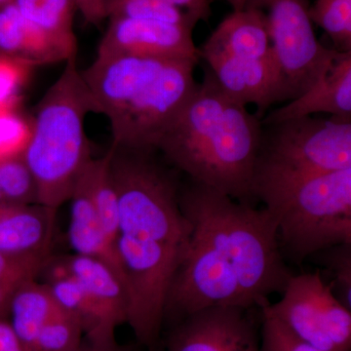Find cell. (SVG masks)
<instances>
[{
    "label": "cell",
    "instance_id": "1f68e13d",
    "mask_svg": "<svg viewBox=\"0 0 351 351\" xmlns=\"http://www.w3.org/2000/svg\"><path fill=\"white\" fill-rule=\"evenodd\" d=\"M76 10L82 13L85 22L94 25H101L107 21L104 0H73Z\"/></svg>",
    "mask_w": 351,
    "mask_h": 351
},
{
    "label": "cell",
    "instance_id": "d590c367",
    "mask_svg": "<svg viewBox=\"0 0 351 351\" xmlns=\"http://www.w3.org/2000/svg\"><path fill=\"white\" fill-rule=\"evenodd\" d=\"M232 5L233 10H241L249 0H226Z\"/></svg>",
    "mask_w": 351,
    "mask_h": 351
},
{
    "label": "cell",
    "instance_id": "4fadbf2b",
    "mask_svg": "<svg viewBox=\"0 0 351 351\" xmlns=\"http://www.w3.org/2000/svg\"><path fill=\"white\" fill-rule=\"evenodd\" d=\"M328 113L335 119L351 122V52H339L317 82L299 98L276 108L262 119L263 125Z\"/></svg>",
    "mask_w": 351,
    "mask_h": 351
},
{
    "label": "cell",
    "instance_id": "5bb4252c",
    "mask_svg": "<svg viewBox=\"0 0 351 351\" xmlns=\"http://www.w3.org/2000/svg\"><path fill=\"white\" fill-rule=\"evenodd\" d=\"M57 210L0 201V252L49 256Z\"/></svg>",
    "mask_w": 351,
    "mask_h": 351
},
{
    "label": "cell",
    "instance_id": "8992f818",
    "mask_svg": "<svg viewBox=\"0 0 351 351\" xmlns=\"http://www.w3.org/2000/svg\"><path fill=\"white\" fill-rule=\"evenodd\" d=\"M256 199L276 221L284 258L300 263L351 244V168L285 182Z\"/></svg>",
    "mask_w": 351,
    "mask_h": 351
},
{
    "label": "cell",
    "instance_id": "5b68a950",
    "mask_svg": "<svg viewBox=\"0 0 351 351\" xmlns=\"http://www.w3.org/2000/svg\"><path fill=\"white\" fill-rule=\"evenodd\" d=\"M152 149H110V170L119 200V233L142 248L182 258L191 226L180 206V172Z\"/></svg>",
    "mask_w": 351,
    "mask_h": 351
},
{
    "label": "cell",
    "instance_id": "7402d4cb",
    "mask_svg": "<svg viewBox=\"0 0 351 351\" xmlns=\"http://www.w3.org/2000/svg\"><path fill=\"white\" fill-rule=\"evenodd\" d=\"M90 198L108 237L117 241L119 233V200L110 170V152L92 159L83 173Z\"/></svg>",
    "mask_w": 351,
    "mask_h": 351
},
{
    "label": "cell",
    "instance_id": "44dd1931",
    "mask_svg": "<svg viewBox=\"0 0 351 351\" xmlns=\"http://www.w3.org/2000/svg\"><path fill=\"white\" fill-rule=\"evenodd\" d=\"M13 3L25 19L61 46L71 59L76 57V7L73 0H14Z\"/></svg>",
    "mask_w": 351,
    "mask_h": 351
},
{
    "label": "cell",
    "instance_id": "7a4b0ae2",
    "mask_svg": "<svg viewBox=\"0 0 351 351\" xmlns=\"http://www.w3.org/2000/svg\"><path fill=\"white\" fill-rule=\"evenodd\" d=\"M262 134V119L226 95L206 69L154 149L189 179L252 204Z\"/></svg>",
    "mask_w": 351,
    "mask_h": 351
},
{
    "label": "cell",
    "instance_id": "ac0fdd59",
    "mask_svg": "<svg viewBox=\"0 0 351 351\" xmlns=\"http://www.w3.org/2000/svg\"><path fill=\"white\" fill-rule=\"evenodd\" d=\"M43 274L58 306L75 318L82 328L84 338L94 341L115 339V329L108 324L100 309L82 284L69 274L62 261L48 260Z\"/></svg>",
    "mask_w": 351,
    "mask_h": 351
},
{
    "label": "cell",
    "instance_id": "d4e9b609",
    "mask_svg": "<svg viewBox=\"0 0 351 351\" xmlns=\"http://www.w3.org/2000/svg\"><path fill=\"white\" fill-rule=\"evenodd\" d=\"M0 195L12 204H38V186L24 156L0 161Z\"/></svg>",
    "mask_w": 351,
    "mask_h": 351
},
{
    "label": "cell",
    "instance_id": "3957f363",
    "mask_svg": "<svg viewBox=\"0 0 351 351\" xmlns=\"http://www.w3.org/2000/svg\"><path fill=\"white\" fill-rule=\"evenodd\" d=\"M196 62L97 56L82 71L99 113L112 129L113 147L154 149L164 127L195 91Z\"/></svg>",
    "mask_w": 351,
    "mask_h": 351
},
{
    "label": "cell",
    "instance_id": "cb8c5ba5",
    "mask_svg": "<svg viewBox=\"0 0 351 351\" xmlns=\"http://www.w3.org/2000/svg\"><path fill=\"white\" fill-rule=\"evenodd\" d=\"M107 20L112 18L124 19L154 20L186 25L195 29L198 24L189 14L167 5L160 0H104Z\"/></svg>",
    "mask_w": 351,
    "mask_h": 351
},
{
    "label": "cell",
    "instance_id": "277c9868",
    "mask_svg": "<svg viewBox=\"0 0 351 351\" xmlns=\"http://www.w3.org/2000/svg\"><path fill=\"white\" fill-rule=\"evenodd\" d=\"M89 113H99L98 106L75 59L69 60L31 117L24 158L36 179L38 204L58 211L93 159L85 133Z\"/></svg>",
    "mask_w": 351,
    "mask_h": 351
},
{
    "label": "cell",
    "instance_id": "e0dca14e",
    "mask_svg": "<svg viewBox=\"0 0 351 351\" xmlns=\"http://www.w3.org/2000/svg\"><path fill=\"white\" fill-rule=\"evenodd\" d=\"M83 173L69 200L71 201L69 244L73 254L107 263L123 279L117 255V241L108 237L101 225L88 193Z\"/></svg>",
    "mask_w": 351,
    "mask_h": 351
},
{
    "label": "cell",
    "instance_id": "8fae6325",
    "mask_svg": "<svg viewBox=\"0 0 351 351\" xmlns=\"http://www.w3.org/2000/svg\"><path fill=\"white\" fill-rule=\"evenodd\" d=\"M99 44L97 56H131L156 60L200 61L193 29L154 20L112 18Z\"/></svg>",
    "mask_w": 351,
    "mask_h": 351
},
{
    "label": "cell",
    "instance_id": "74e56055",
    "mask_svg": "<svg viewBox=\"0 0 351 351\" xmlns=\"http://www.w3.org/2000/svg\"><path fill=\"white\" fill-rule=\"evenodd\" d=\"M0 201H2L1 195H0Z\"/></svg>",
    "mask_w": 351,
    "mask_h": 351
},
{
    "label": "cell",
    "instance_id": "603a6c76",
    "mask_svg": "<svg viewBox=\"0 0 351 351\" xmlns=\"http://www.w3.org/2000/svg\"><path fill=\"white\" fill-rule=\"evenodd\" d=\"M308 11L313 24L331 39L332 49L351 52V0H314Z\"/></svg>",
    "mask_w": 351,
    "mask_h": 351
},
{
    "label": "cell",
    "instance_id": "9a60e30c",
    "mask_svg": "<svg viewBox=\"0 0 351 351\" xmlns=\"http://www.w3.org/2000/svg\"><path fill=\"white\" fill-rule=\"evenodd\" d=\"M199 53L241 60L270 59L269 32L262 12L250 6L233 10L202 44Z\"/></svg>",
    "mask_w": 351,
    "mask_h": 351
},
{
    "label": "cell",
    "instance_id": "7c38bea8",
    "mask_svg": "<svg viewBox=\"0 0 351 351\" xmlns=\"http://www.w3.org/2000/svg\"><path fill=\"white\" fill-rule=\"evenodd\" d=\"M221 89L244 106L257 108L262 119L276 104L289 101L287 89L272 58L241 60L219 54H202Z\"/></svg>",
    "mask_w": 351,
    "mask_h": 351
},
{
    "label": "cell",
    "instance_id": "83f0119b",
    "mask_svg": "<svg viewBox=\"0 0 351 351\" xmlns=\"http://www.w3.org/2000/svg\"><path fill=\"white\" fill-rule=\"evenodd\" d=\"M50 256H22L0 252V282L18 287L38 279Z\"/></svg>",
    "mask_w": 351,
    "mask_h": 351
},
{
    "label": "cell",
    "instance_id": "4dcf8cb0",
    "mask_svg": "<svg viewBox=\"0 0 351 351\" xmlns=\"http://www.w3.org/2000/svg\"><path fill=\"white\" fill-rule=\"evenodd\" d=\"M167 5L189 14L199 22H208L212 16V3L214 0H160Z\"/></svg>",
    "mask_w": 351,
    "mask_h": 351
},
{
    "label": "cell",
    "instance_id": "d6986e66",
    "mask_svg": "<svg viewBox=\"0 0 351 351\" xmlns=\"http://www.w3.org/2000/svg\"><path fill=\"white\" fill-rule=\"evenodd\" d=\"M0 55L34 66L71 60L61 46L25 19L13 2L0 7Z\"/></svg>",
    "mask_w": 351,
    "mask_h": 351
},
{
    "label": "cell",
    "instance_id": "d6a6232c",
    "mask_svg": "<svg viewBox=\"0 0 351 351\" xmlns=\"http://www.w3.org/2000/svg\"><path fill=\"white\" fill-rule=\"evenodd\" d=\"M0 351H25L5 318H0Z\"/></svg>",
    "mask_w": 351,
    "mask_h": 351
},
{
    "label": "cell",
    "instance_id": "f1b7e54d",
    "mask_svg": "<svg viewBox=\"0 0 351 351\" xmlns=\"http://www.w3.org/2000/svg\"><path fill=\"white\" fill-rule=\"evenodd\" d=\"M261 350L262 351H324L294 336L282 323L262 308Z\"/></svg>",
    "mask_w": 351,
    "mask_h": 351
},
{
    "label": "cell",
    "instance_id": "836d02e7",
    "mask_svg": "<svg viewBox=\"0 0 351 351\" xmlns=\"http://www.w3.org/2000/svg\"><path fill=\"white\" fill-rule=\"evenodd\" d=\"M75 351H128L117 345V341H94L83 339L82 345Z\"/></svg>",
    "mask_w": 351,
    "mask_h": 351
},
{
    "label": "cell",
    "instance_id": "e575fe53",
    "mask_svg": "<svg viewBox=\"0 0 351 351\" xmlns=\"http://www.w3.org/2000/svg\"><path fill=\"white\" fill-rule=\"evenodd\" d=\"M16 288L0 282V318L8 319L9 306Z\"/></svg>",
    "mask_w": 351,
    "mask_h": 351
},
{
    "label": "cell",
    "instance_id": "ba28073f",
    "mask_svg": "<svg viewBox=\"0 0 351 351\" xmlns=\"http://www.w3.org/2000/svg\"><path fill=\"white\" fill-rule=\"evenodd\" d=\"M245 6L262 12L289 101L299 98L326 73L338 51L318 41L307 0H249Z\"/></svg>",
    "mask_w": 351,
    "mask_h": 351
},
{
    "label": "cell",
    "instance_id": "6da1fadb",
    "mask_svg": "<svg viewBox=\"0 0 351 351\" xmlns=\"http://www.w3.org/2000/svg\"><path fill=\"white\" fill-rule=\"evenodd\" d=\"M179 200L191 243L171 284L164 325L211 307L262 309L283 292L292 274L265 208L191 179L182 182Z\"/></svg>",
    "mask_w": 351,
    "mask_h": 351
},
{
    "label": "cell",
    "instance_id": "f546056e",
    "mask_svg": "<svg viewBox=\"0 0 351 351\" xmlns=\"http://www.w3.org/2000/svg\"><path fill=\"white\" fill-rule=\"evenodd\" d=\"M328 267L335 276V282L341 290V302L351 306V244L329 249Z\"/></svg>",
    "mask_w": 351,
    "mask_h": 351
},
{
    "label": "cell",
    "instance_id": "484cf974",
    "mask_svg": "<svg viewBox=\"0 0 351 351\" xmlns=\"http://www.w3.org/2000/svg\"><path fill=\"white\" fill-rule=\"evenodd\" d=\"M31 135V117L20 108L0 110V161L24 156Z\"/></svg>",
    "mask_w": 351,
    "mask_h": 351
},
{
    "label": "cell",
    "instance_id": "9c48e42d",
    "mask_svg": "<svg viewBox=\"0 0 351 351\" xmlns=\"http://www.w3.org/2000/svg\"><path fill=\"white\" fill-rule=\"evenodd\" d=\"M298 339L324 351H351V313L319 272L289 279L276 304L263 307Z\"/></svg>",
    "mask_w": 351,
    "mask_h": 351
},
{
    "label": "cell",
    "instance_id": "2e32d148",
    "mask_svg": "<svg viewBox=\"0 0 351 351\" xmlns=\"http://www.w3.org/2000/svg\"><path fill=\"white\" fill-rule=\"evenodd\" d=\"M69 274L86 290L108 324L117 330L127 320V295L121 276L107 263L85 256L61 258Z\"/></svg>",
    "mask_w": 351,
    "mask_h": 351
},
{
    "label": "cell",
    "instance_id": "30bf717a",
    "mask_svg": "<svg viewBox=\"0 0 351 351\" xmlns=\"http://www.w3.org/2000/svg\"><path fill=\"white\" fill-rule=\"evenodd\" d=\"M262 311L211 307L171 325L166 351H262Z\"/></svg>",
    "mask_w": 351,
    "mask_h": 351
},
{
    "label": "cell",
    "instance_id": "4316f807",
    "mask_svg": "<svg viewBox=\"0 0 351 351\" xmlns=\"http://www.w3.org/2000/svg\"><path fill=\"white\" fill-rule=\"evenodd\" d=\"M34 68L23 60L0 55V110L20 108L21 93Z\"/></svg>",
    "mask_w": 351,
    "mask_h": 351
},
{
    "label": "cell",
    "instance_id": "8d00e7d4",
    "mask_svg": "<svg viewBox=\"0 0 351 351\" xmlns=\"http://www.w3.org/2000/svg\"><path fill=\"white\" fill-rule=\"evenodd\" d=\"M14 0H0V7L6 5V4L12 3Z\"/></svg>",
    "mask_w": 351,
    "mask_h": 351
},
{
    "label": "cell",
    "instance_id": "52a82bcc",
    "mask_svg": "<svg viewBox=\"0 0 351 351\" xmlns=\"http://www.w3.org/2000/svg\"><path fill=\"white\" fill-rule=\"evenodd\" d=\"M348 168L351 122L309 115L265 124L254 170V198L285 182Z\"/></svg>",
    "mask_w": 351,
    "mask_h": 351
},
{
    "label": "cell",
    "instance_id": "ffe728a7",
    "mask_svg": "<svg viewBox=\"0 0 351 351\" xmlns=\"http://www.w3.org/2000/svg\"><path fill=\"white\" fill-rule=\"evenodd\" d=\"M49 287L38 279L21 284L14 291L8 320L25 351H32L39 334L60 311Z\"/></svg>",
    "mask_w": 351,
    "mask_h": 351
}]
</instances>
